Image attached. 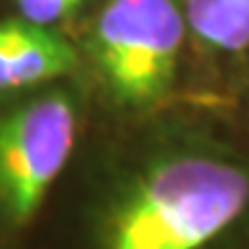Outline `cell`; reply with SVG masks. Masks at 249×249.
<instances>
[{"label":"cell","instance_id":"1","mask_svg":"<svg viewBox=\"0 0 249 249\" xmlns=\"http://www.w3.org/2000/svg\"><path fill=\"white\" fill-rule=\"evenodd\" d=\"M249 205V173L213 155L150 161L116 196L104 219L107 249H203Z\"/></svg>","mask_w":249,"mask_h":249},{"label":"cell","instance_id":"2","mask_svg":"<svg viewBox=\"0 0 249 249\" xmlns=\"http://www.w3.org/2000/svg\"><path fill=\"white\" fill-rule=\"evenodd\" d=\"M182 39L176 0H107L88 33V55L118 104L150 107L176 79Z\"/></svg>","mask_w":249,"mask_h":249},{"label":"cell","instance_id":"3","mask_svg":"<svg viewBox=\"0 0 249 249\" xmlns=\"http://www.w3.org/2000/svg\"><path fill=\"white\" fill-rule=\"evenodd\" d=\"M79 108L70 90L39 88L0 111V217L23 229L71 157Z\"/></svg>","mask_w":249,"mask_h":249},{"label":"cell","instance_id":"4","mask_svg":"<svg viewBox=\"0 0 249 249\" xmlns=\"http://www.w3.org/2000/svg\"><path fill=\"white\" fill-rule=\"evenodd\" d=\"M76 65V49L55 28L21 17L0 21V99L46 88Z\"/></svg>","mask_w":249,"mask_h":249},{"label":"cell","instance_id":"5","mask_svg":"<svg viewBox=\"0 0 249 249\" xmlns=\"http://www.w3.org/2000/svg\"><path fill=\"white\" fill-rule=\"evenodd\" d=\"M185 21L213 49L238 51L249 44V0H185Z\"/></svg>","mask_w":249,"mask_h":249},{"label":"cell","instance_id":"6","mask_svg":"<svg viewBox=\"0 0 249 249\" xmlns=\"http://www.w3.org/2000/svg\"><path fill=\"white\" fill-rule=\"evenodd\" d=\"M88 0H14L18 17L35 26L55 28L71 18Z\"/></svg>","mask_w":249,"mask_h":249}]
</instances>
